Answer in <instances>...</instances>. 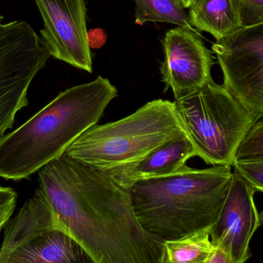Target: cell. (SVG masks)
Returning <instances> with one entry per match:
<instances>
[{"mask_svg": "<svg viewBox=\"0 0 263 263\" xmlns=\"http://www.w3.org/2000/svg\"><path fill=\"white\" fill-rule=\"evenodd\" d=\"M57 230L95 263H168L165 242L136 216L129 190L106 172L63 155L39 171Z\"/></svg>", "mask_w": 263, "mask_h": 263, "instance_id": "cell-1", "label": "cell"}, {"mask_svg": "<svg viewBox=\"0 0 263 263\" xmlns=\"http://www.w3.org/2000/svg\"><path fill=\"white\" fill-rule=\"evenodd\" d=\"M117 97V88L101 76L60 92L30 120L0 139V177L29 179L64 155L98 123Z\"/></svg>", "mask_w": 263, "mask_h": 263, "instance_id": "cell-2", "label": "cell"}, {"mask_svg": "<svg viewBox=\"0 0 263 263\" xmlns=\"http://www.w3.org/2000/svg\"><path fill=\"white\" fill-rule=\"evenodd\" d=\"M231 166H184L164 177L145 179L129 189L139 222L165 242L210 230L219 217L231 182Z\"/></svg>", "mask_w": 263, "mask_h": 263, "instance_id": "cell-3", "label": "cell"}, {"mask_svg": "<svg viewBox=\"0 0 263 263\" xmlns=\"http://www.w3.org/2000/svg\"><path fill=\"white\" fill-rule=\"evenodd\" d=\"M186 134L173 102H148L131 115L95 125L78 138L65 155L107 172L139 160L165 142Z\"/></svg>", "mask_w": 263, "mask_h": 263, "instance_id": "cell-4", "label": "cell"}, {"mask_svg": "<svg viewBox=\"0 0 263 263\" xmlns=\"http://www.w3.org/2000/svg\"><path fill=\"white\" fill-rule=\"evenodd\" d=\"M173 103L196 156L208 165L233 166L242 141L259 120L213 79Z\"/></svg>", "mask_w": 263, "mask_h": 263, "instance_id": "cell-5", "label": "cell"}, {"mask_svg": "<svg viewBox=\"0 0 263 263\" xmlns=\"http://www.w3.org/2000/svg\"><path fill=\"white\" fill-rule=\"evenodd\" d=\"M212 49L222 70L224 86L263 120V21L218 40Z\"/></svg>", "mask_w": 263, "mask_h": 263, "instance_id": "cell-6", "label": "cell"}, {"mask_svg": "<svg viewBox=\"0 0 263 263\" xmlns=\"http://www.w3.org/2000/svg\"><path fill=\"white\" fill-rule=\"evenodd\" d=\"M44 27L41 38L51 57L92 72L84 0H35Z\"/></svg>", "mask_w": 263, "mask_h": 263, "instance_id": "cell-7", "label": "cell"}, {"mask_svg": "<svg viewBox=\"0 0 263 263\" xmlns=\"http://www.w3.org/2000/svg\"><path fill=\"white\" fill-rule=\"evenodd\" d=\"M160 71L165 92L171 89L175 100L186 97L211 80L213 53L193 29L178 26L166 32Z\"/></svg>", "mask_w": 263, "mask_h": 263, "instance_id": "cell-8", "label": "cell"}, {"mask_svg": "<svg viewBox=\"0 0 263 263\" xmlns=\"http://www.w3.org/2000/svg\"><path fill=\"white\" fill-rule=\"evenodd\" d=\"M251 184L234 170L228 193L217 220L210 230L214 247L235 263H246L251 256L250 242L260 227Z\"/></svg>", "mask_w": 263, "mask_h": 263, "instance_id": "cell-9", "label": "cell"}, {"mask_svg": "<svg viewBox=\"0 0 263 263\" xmlns=\"http://www.w3.org/2000/svg\"><path fill=\"white\" fill-rule=\"evenodd\" d=\"M50 57L40 37L0 61V139L12 129L17 112L29 104L31 82Z\"/></svg>", "mask_w": 263, "mask_h": 263, "instance_id": "cell-10", "label": "cell"}, {"mask_svg": "<svg viewBox=\"0 0 263 263\" xmlns=\"http://www.w3.org/2000/svg\"><path fill=\"white\" fill-rule=\"evenodd\" d=\"M196 156L186 134L176 136L139 160L106 172L119 185L129 188L139 181L164 177L177 173ZM105 172V171H104Z\"/></svg>", "mask_w": 263, "mask_h": 263, "instance_id": "cell-11", "label": "cell"}, {"mask_svg": "<svg viewBox=\"0 0 263 263\" xmlns=\"http://www.w3.org/2000/svg\"><path fill=\"white\" fill-rule=\"evenodd\" d=\"M0 263H95L69 235L52 229L29 238L0 259Z\"/></svg>", "mask_w": 263, "mask_h": 263, "instance_id": "cell-12", "label": "cell"}, {"mask_svg": "<svg viewBox=\"0 0 263 263\" xmlns=\"http://www.w3.org/2000/svg\"><path fill=\"white\" fill-rule=\"evenodd\" d=\"M52 229L55 227L52 209L43 192L38 189L16 216L6 224L0 259L29 238Z\"/></svg>", "mask_w": 263, "mask_h": 263, "instance_id": "cell-13", "label": "cell"}, {"mask_svg": "<svg viewBox=\"0 0 263 263\" xmlns=\"http://www.w3.org/2000/svg\"><path fill=\"white\" fill-rule=\"evenodd\" d=\"M189 20L193 27L209 32L216 41L245 26L239 0H193Z\"/></svg>", "mask_w": 263, "mask_h": 263, "instance_id": "cell-14", "label": "cell"}, {"mask_svg": "<svg viewBox=\"0 0 263 263\" xmlns=\"http://www.w3.org/2000/svg\"><path fill=\"white\" fill-rule=\"evenodd\" d=\"M136 3V23L147 22L172 23L193 29L189 13L179 0H134Z\"/></svg>", "mask_w": 263, "mask_h": 263, "instance_id": "cell-15", "label": "cell"}, {"mask_svg": "<svg viewBox=\"0 0 263 263\" xmlns=\"http://www.w3.org/2000/svg\"><path fill=\"white\" fill-rule=\"evenodd\" d=\"M168 263H204L213 250L210 230L165 242Z\"/></svg>", "mask_w": 263, "mask_h": 263, "instance_id": "cell-16", "label": "cell"}, {"mask_svg": "<svg viewBox=\"0 0 263 263\" xmlns=\"http://www.w3.org/2000/svg\"><path fill=\"white\" fill-rule=\"evenodd\" d=\"M39 37L26 22L0 23V61Z\"/></svg>", "mask_w": 263, "mask_h": 263, "instance_id": "cell-17", "label": "cell"}, {"mask_svg": "<svg viewBox=\"0 0 263 263\" xmlns=\"http://www.w3.org/2000/svg\"><path fill=\"white\" fill-rule=\"evenodd\" d=\"M233 166L256 191L263 192V155L236 159Z\"/></svg>", "mask_w": 263, "mask_h": 263, "instance_id": "cell-18", "label": "cell"}, {"mask_svg": "<svg viewBox=\"0 0 263 263\" xmlns=\"http://www.w3.org/2000/svg\"><path fill=\"white\" fill-rule=\"evenodd\" d=\"M263 155V120H258L238 149L236 159Z\"/></svg>", "mask_w": 263, "mask_h": 263, "instance_id": "cell-19", "label": "cell"}, {"mask_svg": "<svg viewBox=\"0 0 263 263\" xmlns=\"http://www.w3.org/2000/svg\"><path fill=\"white\" fill-rule=\"evenodd\" d=\"M16 200L17 193L12 189L0 186V232L9 222Z\"/></svg>", "mask_w": 263, "mask_h": 263, "instance_id": "cell-20", "label": "cell"}, {"mask_svg": "<svg viewBox=\"0 0 263 263\" xmlns=\"http://www.w3.org/2000/svg\"><path fill=\"white\" fill-rule=\"evenodd\" d=\"M245 26L263 21V0H239Z\"/></svg>", "mask_w": 263, "mask_h": 263, "instance_id": "cell-21", "label": "cell"}, {"mask_svg": "<svg viewBox=\"0 0 263 263\" xmlns=\"http://www.w3.org/2000/svg\"><path fill=\"white\" fill-rule=\"evenodd\" d=\"M87 38L90 49H99L106 43L107 36L103 29H95L88 31Z\"/></svg>", "mask_w": 263, "mask_h": 263, "instance_id": "cell-22", "label": "cell"}, {"mask_svg": "<svg viewBox=\"0 0 263 263\" xmlns=\"http://www.w3.org/2000/svg\"><path fill=\"white\" fill-rule=\"evenodd\" d=\"M204 263H235L230 256L219 247H213L210 256Z\"/></svg>", "mask_w": 263, "mask_h": 263, "instance_id": "cell-23", "label": "cell"}, {"mask_svg": "<svg viewBox=\"0 0 263 263\" xmlns=\"http://www.w3.org/2000/svg\"><path fill=\"white\" fill-rule=\"evenodd\" d=\"M179 1L180 2L181 4L185 9L190 8L192 3H193V0H179Z\"/></svg>", "mask_w": 263, "mask_h": 263, "instance_id": "cell-24", "label": "cell"}, {"mask_svg": "<svg viewBox=\"0 0 263 263\" xmlns=\"http://www.w3.org/2000/svg\"><path fill=\"white\" fill-rule=\"evenodd\" d=\"M259 223H260V226H263V210L262 212L259 214Z\"/></svg>", "mask_w": 263, "mask_h": 263, "instance_id": "cell-25", "label": "cell"}, {"mask_svg": "<svg viewBox=\"0 0 263 263\" xmlns=\"http://www.w3.org/2000/svg\"><path fill=\"white\" fill-rule=\"evenodd\" d=\"M3 20V16L2 15H0V23H2V21Z\"/></svg>", "mask_w": 263, "mask_h": 263, "instance_id": "cell-26", "label": "cell"}]
</instances>
